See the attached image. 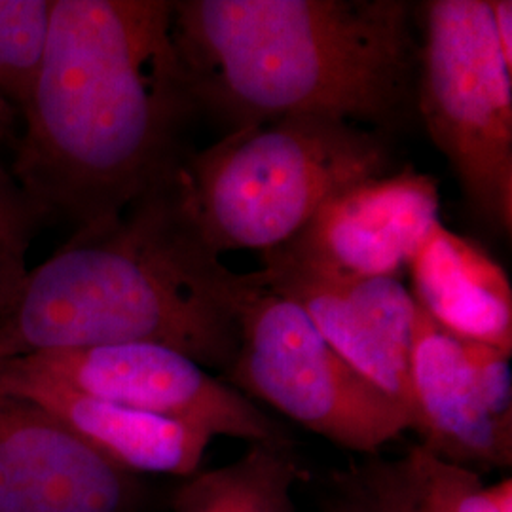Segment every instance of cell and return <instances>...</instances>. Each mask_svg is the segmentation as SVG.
Listing matches in <instances>:
<instances>
[{
    "label": "cell",
    "instance_id": "obj_3",
    "mask_svg": "<svg viewBox=\"0 0 512 512\" xmlns=\"http://www.w3.org/2000/svg\"><path fill=\"white\" fill-rule=\"evenodd\" d=\"M184 164L114 222L73 234L31 268L16 302L0 317V359L158 344L203 368L226 372L232 366L241 274L226 268L202 238L186 196Z\"/></svg>",
    "mask_w": 512,
    "mask_h": 512
},
{
    "label": "cell",
    "instance_id": "obj_16",
    "mask_svg": "<svg viewBox=\"0 0 512 512\" xmlns=\"http://www.w3.org/2000/svg\"><path fill=\"white\" fill-rule=\"evenodd\" d=\"M54 0H0V101L21 114L48 46Z\"/></svg>",
    "mask_w": 512,
    "mask_h": 512
},
{
    "label": "cell",
    "instance_id": "obj_11",
    "mask_svg": "<svg viewBox=\"0 0 512 512\" xmlns=\"http://www.w3.org/2000/svg\"><path fill=\"white\" fill-rule=\"evenodd\" d=\"M131 475L0 389V512H124Z\"/></svg>",
    "mask_w": 512,
    "mask_h": 512
},
{
    "label": "cell",
    "instance_id": "obj_12",
    "mask_svg": "<svg viewBox=\"0 0 512 512\" xmlns=\"http://www.w3.org/2000/svg\"><path fill=\"white\" fill-rule=\"evenodd\" d=\"M0 389L37 404L99 456L133 473L188 476L200 471L211 437L190 425L105 403L0 359Z\"/></svg>",
    "mask_w": 512,
    "mask_h": 512
},
{
    "label": "cell",
    "instance_id": "obj_2",
    "mask_svg": "<svg viewBox=\"0 0 512 512\" xmlns=\"http://www.w3.org/2000/svg\"><path fill=\"white\" fill-rule=\"evenodd\" d=\"M418 4L173 0V42L198 112L230 129L329 116L393 137L412 124Z\"/></svg>",
    "mask_w": 512,
    "mask_h": 512
},
{
    "label": "cell",
    "instance_id": "obj_15",
    "mask_svg": "<svg viewBox=\"0 0 512 512\" xmlns=\"http://www.w3.org/2000/svg\"><path fill=\"white\" fill-rule=\"evenodd\" d=\"M302 478L293 446L249 444L241 458L188 476L175 512H294Z\"/></svg>",
    "mask_w": 512,
    "mask_h": 512
},
{
    "label": "cell",
    "instance_id": "obj_14",
    "mask_svg": "<svg viewBox=\"0 0 512 512\" xmlns=\"http://www.w3.org/2000/svg\"><path fill=\"white\" fill-rule=\"evenodd\" d=\"M410 294L450 334L512 353V289L501 264L442 220L408 260Z\"/></svg>",
    "mask_w": 512,
    "mask_h": 512
},
{
    "label": "cell",
    "instance_id": "obj_10",
    "mask_svg": "<svg viewBox=\"0 0 512 512\" xmlns=\"http://www.w3.org/2000/svg\"><path fill=\"white\" fill-rule=\"evenodd\" d=\"M262 262L251 272L256 283L294 302L330 348L412 416L408 361L418 306L401 277H330L274 256Z\"/></svg>",
    "mask_w": 512,
    "mask_h": 512
},
{
    "label": "cell",
    "instance_id": "obj_9",
    "mask_svg": "<svg viewBox=\"0 0 512 512\" xmlns=\"http://www.w3.org/2000/svg\"><path fill=\"white\" fill-rule=\"evenodd\" d=\"M437 222L439 181L406 165L344 188L264 255L330 277H401Z\"/></svg>",
    "mask_w": 512,
    "mask_h": 512
},
{
    "label": "cell",
    "instance_id": "obj_13",
    "mask_svg": "<svg viewBox=\"0 0 512 512\" xmlns=\"http://www.w3.org/2000/svg\"><path fill=\"white\" fill-rule=\"evenodd\" d=\"M319 512H512V480L486 486L480 473L416 444L403 456H363L317 478Z\"/></svg>",
    "mask_w": 512,
    "mask_h": 512
},
{
    "label": "cell",
    "instance_id": "obj_19",
    "mask_svg": "<svg viewBox=\"0 0 512 512\" xmlns=\"http://www.w3.org/2000/svg\"><path fill=\"white\" fill-rule=\"evenodd\" d=\"M19 116L16 110L0 101V139H12Z\"/></svg>",
    "mask_w": 512,
    "mask_h": 512
},
{
    "label": "cell",
    "instance_id": "obj_1",
    "mask_svg": "<svg viewBox=\"0 0 512 512\" xmlns=\"http://www.w3.org/2000/svg\"><path fill=\"white\" fill-rule=\"evenodd\" d=\"M196 114L173 0H54L10 169L44 222L97 230L186 162Z\"/></svg>",
    "mask_w": 512,
    "mask_h": 512
},
{
    "label": "cell",
    "instance_id": "obj_6",
    "mask_svg": "<svg viewBox=\"0 0 512 512\" xmlns=\"http://www.w3.org/2000/svg\"><path fill=\"white\" fill-rule=\"evenodd\" d=\"M239 344L228 382L311 433L376 456L414 427L412 416L349 366L294 302L241 274Z\"/></svg>",
    "mask_w": 512,
    "mask_h": 512
},
{
    "label": "cell",
    "instance_id": "obj_17",
    "mask_svg": "<svg viewBox=\"0 0 512 512\" xmlns=\"http://www.w3.org/2000/svg\"><path fill=\"white\" fill-rule=\"evenodd\" d=\"M44 220L12 169L0 162V317L12 308L31 272L27 255Z\"/></svg>",
    "mask_w": 512,
    "mask_h": 512
},
{
    "label": "cell",
    "instance_id": "obj_4",
    "mask_svg": "<svg viewBox=\"0 0 512 512\" xmlns=\"http://www.w3.org/2000/svg\"><path fill=\"white\" fill-rule=\"evenodd\" d=\"M391 137L329 116L230 129L184 164L186 196L215 255L283 247L332 196L391 173Z\"/></svg>",
    "mask_w": 512,
    "mask_h": 512
},
{
    "label": "cell",
    "instance_id": "obj_5",
    "mask_svg": "<svg viewBox=\"0 0 512 512\" xmlns=\"http://www.w3.org/2000/svg\"><path fill=\"white\" fill-rule=\"evenodd\" d=\"M421 23L416 114L488 230L512 232V71L488 0H431Z\"/></svg>",
    "mask_w": 512,
    "mask_h": 512
},
{
    "label": "cell",
    "instance_id": "obj_18",
    "mask_svg": "<svg viewBox=\"0 0 512 512\" xmlns=\"http://www.w3.org/2000/svg\"><path fill=\"white\" fill-rule=\"evenodd\" d=\"M492 23H494L495 40L499 46L505 65L512 71V2L511 0H488Z\"/></svg>",
    "mask_w": 512,
    "mask_h": 512
},
{
    "label": "cell",
    "instance_id": "obj_7",
    "mask_svg": "<svg viewBox=\"0 0 512 512\" xmlns=\"http://www.w3.org/2000/svg\"><path fill=\"white\" fill-rule=\"evenodd\" d=\"M10 361L99 401L190 425L211 439L293 446L283 425L175 349L116 344L52 349Z\"/></svg>",
    "mask_w": 512,
    "mask_h": 512
},
{
    "label": "cell",
    "instance_id": "obj_8",
    "mask_svg": "<svg viewBox=\"0 0 512 512\" xmlns=\"http://www.w3.org/2000/svg\"><path fill=\"white\" fill-rule=\"evenodd\" d=\"M511 355L450 334L418 308L408 384L414 431L433 456L478 473L512 465Z\"/></svg>",
    "mask_w": 512,
    "mask_h": 512
}]
</instances>
